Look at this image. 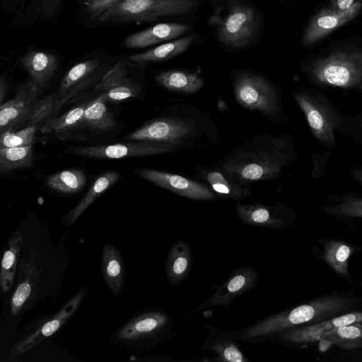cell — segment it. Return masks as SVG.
<instances>
[{
    "label": "cell",
    "mask_w": 362,
    "mask_h": 362,
    "mask_svg": "<svg viewBox=\"0 0 362 362\" xmlns=\"http://www.w3.org/2000/svg\"><path fill=\"white\" fill-rule=\"evenodd\" d=\"M298 158L288 134H254L251 140L234 148L220 162V168L230 172L240 182L276 179Z\"/></svg>",
    "instance_id": "cell-1"
},
{
    "label": "cell",
    "mask_w": 362,
    "mask_h": 362,
    "mask_svg": "<svg viewBox=\"0 0 362 362\" xmlns=\"http://www.w3.org/2000/svg\"><path fill=\"white\" fill-rule=\"evenodd\" d=\"M301 71L315 86L361 92V48L348 45L320 52L303 63Z\"/></svg>",
    "instance_id": "cell-2"
},
{
    "label": "cell",
    "mask_w": 362,
    "mask_h": 362,
    "mask_svg": "<svg viewBox=\"0 0 362 362\" xmlns=\"http://www.w3.org/2000/svg\"><path fill=\"white\" fill-rule=\"evenodd\" d=\"M292 95L304 113L310 130L316 139L327 148L336 144L334 132L357 138L355 118L342 115L332 102L321 92L303 87L292 90Z\"/></svg>",
    "instance_id": "cell-3"
},
{
    "label": "cell",
    "mask_w": 362,
    "mask_h": 362,
    "mask_svg": "<svg viewBox=\"0 0 362 362\" xmlns=\"http://www.w3.org/2000/svg\"><path fill=\"white\" fill-rule=\"evenodd\" d=\"M353 300L344 296H330L310 301L255 324L244 332L243 338L250 339L274 334L304 323L319 322L351 307Z\"/></svg>",
    "instance_id": "cell-4"
},
{
    "label": "cell",
    "mask_w": 362,
    "mask_h": 362,
    "mask_svg": "<svg viewBox=\"0 0 362 362\" xmlns=\"http://www.w3.org/2000/svg\"><path fill=\"white\" fill-rule=\"evenodd\" d=\"M231 78L235 100L243 107L258 112L273 122L286 119L280 89L263 74L239 69L233 73Z\"/></svg>",
    "instance_id": "cell-5"
},
{
    "label": "cell",
    "mask_w": 362,
    "mask_h": 362,
    "mask_svg": "<svg viewBox=\"0 0 362 362\" xmlns=\"http://www.w3.org/2000/svg\"><path fill=\"white\" fill-rule=\"evenodd\" d=\"M199 0H122L98 17L102 23L146 22L194 11Z\"/></svg>",
    "instance_id": "cell-6"
},
{
    "label": "cell",
    "mask_w": 362,
    "mask_h": 362,
    "mask_svg": "<svg viewBox=\"0 0 362 362\" xmlns=\"http://www.w3.org/2000/svg\"><path fill=\"white\" fill-rule=\"evenodd\" d=\"M260 28V17L255 7L240 1L229 5L226 15L218 23L216 33L225 47L238 49L247 47Z\"/></svg>",
    "instance_id": "cell-7"
},
{
    "label": "cell",
    "mask_w": 362,
    "mask_h": 362,
    "mask_svg": "<svg viewBox=\"0 0 362 362\" xmlns=\"http://www.w3.org/2000/svg\"><path fill=\"white\" fill-rule=\"evenodd\" d=\"M179 148L177 144L136 141L125 144L75 147L70 150L71 153L82 157L118 159L163 154Z\"/></svg>",
    "instance_id": "cell-8"
},
{
    "label": "cell",
    "mask_w": 362,
    "mask_h": 362,
    "mask_svg": "<svg viewBox=\"0 0 362 362\" xmlns=\"http://www.w3.org/2000/svg\"><path fill=\"white\" fill-rule=\"evenodd\" d=\"M361 1H356L350 8L337 11L326 7L315 13L307 24L303 35L302 45L312 47L332 31L353 21L361 9Z\"/></svg>",
    "instance_id": "cell-9"
},
{
    "label": "cell",
    "mask_w": 362,
    "mask_h": 362,
    "mask_svg": "<svg viewBox=\"0 0 362 362\" xmlns=\"http://www.w3.org/2000/svg\"><path fill=\"white\" fill-rule=\"evenodd\" d=\"M195 127L189 121L174 119L155 120L124 136L132 141H149L180 144L194 134Z\"/></svg>",
    "instance_id": "cell-10"
},
{
    "label": "cell",
    "mask_w": 362,
    "mask_h": 362,
    "mask_svg": "<svg viewBox=\"0 0 362 362\" xmlns=\"http://www.w3.org/2000/svg\"><path fill=\"white\" fill-rule=\"evenodd\" d=\"M42 87L30 79L21 84L14 97L0 105V135L9 130H16L38 100Z\"/></svg>",
    "instance_id": "cell-11"
},
{
    "label": "cell",
    "mask_w": 362,
    "mask_h": 362,
    "mask_svg": "<svg viewBox=\"0 0 362 362\" xmlns=\"http://www.w3.org/2000/svg\"><path fill=\"white\" fill-rule=\"evenodd\" d=\"M87 291L86 286L81 288L57 314L42 324L34 332L18 342L12 349L8 356L9 359L21 356L37 344L54 334L76 311L83 300Z\"/></svg>",
    "instance_id": "cell-12"
},
{
    "label": "cell",
    "mask_w": 362,
    "mask_h": 362,
    "mask_svg": "<svg viewBox=\"0 0 362 362\" xmlns=\"http://www.w3.org/2000/svg\"><path fill=\"white\" fill-rule=\"evenodd\" d=\"M136 173L154 185L188 199L213 200L216 197L206 185L180 175L149 168L137 170Z\"/></svg>",
    "instance_id": "cell-13"
},
{
    "label": "cell",
    "mask_w": 362,
    "mask_h": 362,
    "mask_svg": "<svg viewBox=\"0 0 362 362\" xmlns=\"http://www.w3.org/2000/svg\"><path fill=\"white\" fill-rule=\"evenodd\" d=\"M235 209L243 222L255 226H283L294 216L291 208L281 204L274 206L238 204Z\"/></svg>",
    "instance_id": "cell-14"
},
{
    "label": "cell",
    "mask_w": 362,
    "mask_h": 362,
    "mask_svg": "<svg viewBox=\"0 0 362 362\" xmlns=\"http://www.w3.org/2000/svg\"><path fill=\"white\" fill-rule=\"evenodd\" d=\"M361 312L346 313L322 320L319 323L315 322L305 327L291 329L284 335L283 339L295 343L320 341L335 328L354 322H361Z\"/></svg>",
    "instance_id": "cell-15"
},
{
    "label": "cell",
    "mask_w": 362,
    "mask_h": 362,
    "mask_svg": "<svg viewBox=\"0 0 362 362\" xmlns=\"http://www.w3.org/2000/svg\"><path fill=\"white\" fill-rule=\"evenodd\" d=\"M190 30L185 24L163 23L127 36L124 45L127 48H144L176 39Z\"/></svg>",
    "instance_id": "cell-16"
},
{
    "label": "cell",
    "mask_w": 362,
    "mask_h": 362,
    "mask_svg": "<svg viewBox=\"0 0 362 362\" xmlns=\"http://www.w3.org/2000/svg\"><path fill=\"white\" fill-rule=\"evenodd\" d=\"M35 254L31 253L30 258L21 262V271L18 285L11 298V313L18 315L30 300L36 288L40 278V267L37 264Z\"/></svg>",
    "instance_id": "cell-17"
},
{
    "label": "cell",
    "mask_w": 362,
    "mask_h": 362,
    "mask_svg": "<svg viewBox=\"0 0 362 362\" xmlns=\"http://www.w3.org/2000/svg\"><path fill=\"white\" fill-rule=\"evenodd\" d=\"M168 317L160 312L143 313L124 324L117 333L121 341H136L158 332L167 324Z\"/></svg>",
    "instance_id": "cell-18"
},
{
    "label": "cell",
    "mask_w": 362,
    "mask_h": 362,
    "mask_svg": "<svg viewBox=\"0 0 362 362\" xmlns=\"http://www.w3.org/2000/svg\"><path fill=\"white\" fill-rule=\"evenodd\" d=\"M204 177L214 192L226 198L239 200L251 194L249 185L242 183L230 172L220 167L206 170Z\"/></svg>",
    "instance_id": "cell-19"
},
{
    "label": "cell",
    "mask_w": 362,
    "mask_h": 362,
    "mask_svg": "<svg viewBox=\"0 0 362 362\" xmlns=\"http://www.w3.org/2000/svg\"><path fill=\"white\" fill-rule=\"evenodd\" d=\"M191 263L189 246L182 240L175 243L170 247L165 264L166 275L171 286H177L186 279Z\"/></svg>",
    "instance_id": "cell-20"
},
{
    "label": "cell",
    "mask_w": 362,
    "mask_h": 362,
    "mask_svg": "<svg viewBox=\"0 0 362 362\" xmlns=\"http://www.w3.org/2000/svg\"><path fill=\"white\" fill-rule=\"evenodd\" d=\"M22 64L31 79L44 88L57 70L58 60L52 54L32 51L23 57Z\"/></svg>",
    "instance_id": "cell-21"
},
{
    "label": "cell",
    "mask_w": 362,
    "mask_h": 362,
    "mask_svg": "<svg viewBox=\"0 0 362 362\" xmlns=\"http://www.w3.org/2000/svg\"><path fill=\"white\" fill-rule=\"evenodd\" d=\"M256 276L252 271L239 272L223 285L207 301L195 311L218 305H226L238 295L248 289L255 282Z\"/></svg>",
    "instance_id": "cell-22"
},
{
    "label": "cell",
    "mask_w": 362,
    "mask_h": 362,
    "mask_svg": "<svg viewBox=\"0 0 362 362\" xmlns=\"http://www.w3.org/2000/svg\"><path fill=\"white\" fill-rule=\"evenodd\" d=\"M196 35L170 40L146 52L129 57L137 63L158 62L165 61L185 52L193 43Z\"/></svg>",
    "instance_id": "cell-23"
},
{
    "label": "cell",
    "mask_w": 362,
    "mask_h": 362,
    "mask_svg": "<svg viewBox=\"0 0 362 362\" xmlns=\"http://www.w3.org/2000/svg\"><path fill=\"white\" fill-rule=\"evenodd\" d=\"M102 272L110 289L115 295H119L124 282L123 262L117 249L111 244L103 248Z\"/></svg>",
    "instance_id": "cell-24"
},
{
    "label": "cell",
    "mask_w": 362,
    "mask_h": 362,
    "mask_svg": "<svg viewBox=\"0 0 362 362\" xmlns=\"http://www.w3.org/2000/svg\"><path fill=\"white\" fill-rule=\"evenodd\" d=\"M119 174L115 171H107L101 174L93 183L84 197L72 209L65 218L67 224L75 223L84 211L119 179Z\"/></svg>",
    "instance_id": "cell-25"
},
{
    "label": "cell",
    "mask_w": 362,
    "mask_h": 362,
    "mask_svg": "<svg viewBox=\"0 0 362 362\" xmlns=\"http://www.w3.org/2000/svg\"><path fill=\"white\" fill-rule=\"evenodd\" d=\"M156 80L168 90L187 93H195L204 86V80L197 74L181 70L163 71L156 76Z\"/></svg>",
    "instance_id": "cell-26"
},
{
    "label": "cell",
    "mask_w": 362,
    "mask_h": 362,
    "mask_svg": "<svg viewBox=\"0 0 362 362\" xmlns=\"http://www.w3.org/2000/svg\"><path fill=\"white\" fill-rule=\"evenodd\" d=\"M22 244L23 237L19 231H16L4 250L0 270V287L4 292L8 291L14 283Z\"/></svg>",
    "instance_id": "cell-27"
},
{
    "label": "cell",
    "mask_w": 362,
    "mask_h": 362,
    "mask_svg": "<svg viewBox=\"0 0 362 362\" xmlns=\"http://www.w3.org/2000/svg\"><path fill=\"white\" fill-rule=\"evenodd\" d=\"M86 126L96 131H107L115 128L117 123L104 103L99 97L97 100L88 103L79 125Z\"/></svg>",
    "instance_id": "cell-28"
},
{
    "label": "cell",
    "mask_w": 362,
    "mask_h": 362,
    "mask_svg": "<svg viewBox=\"0 0 362 362\" xmlns=\"http://www.w3.org/2000/svg\"><path fill=\"white\" fill-rule=\"evenodd\" d=\"M100 61L98 59H87L74 66L62 78L59 91L58 99L64 96L74 88L84 86L85 80L93 74L100 66Z\"/></svg>",
    "instance_id": "cell-29"
},
{
    "label": "cell",
    "mask_w": 362,
    "mask_h": 362,
    "mask_svg": "<svg viewBox=\"0 0 362 362\" xmlns=\"http://www.w3.org/2000/svg\"><path fill=\"white\" fill-rule=\"evenodd\" d=\"M33 144L0 149V173L28 168L33 164Z\"/></svg>",
    "instance_id": "cell-30"
},
{
    "label": "cell",
    "mask_w": 362,
    "mask_h": 362,
    "mask_svg": "<svg viewBox=\"0 0 362 362\" xmlns=\"http://www.w3.org/2000/svg\"><path fill=\"white\" fill-rule=\"evenodd\" d=\"M86 177L79 169H69L57 172L49 176L46 185L59 192L72 194L81 191L85 186Z\"/></svg>",
    "instance_id": "cell-31"
},
{
    "label": "cell",
    "mask_w": 362,
    "mask_h": 362,
    "mask_svg": "<svg viewBox=\"0 0 362 362\" xmlns=\"http://www.w3.org/2000/svg\"><path fill=\"white\" fill-rule=\"evenodd\" d=\"M58 97L52 93L43 99H38L30 108L26 116L18 124L17 129L36 126L39 128L54 114L57 113L56 105Z\"/></svg>",
    "instance_id": "cell-32"
},
{
    "label": "cell",
    "mask_w": 362,
    "mask_h": 362,
    "mask_svg": "<svg viewBox=\"0 0 362 362\" xmlns=\"http://www.w3.org/2000/svg\"><path fill=\"white\" fill-rule=\"evenodd\" d=\"M322 340L346 349H356L362 343L361 322L344 325L332 330Z\"/></svg>",
    "instance_id": "cell-33"
},
{
    "label": "cell",
    "mask_w": 362,
    "mask_h": 362,
    "mask_svg": "<svg viewBox=\"0 0 362 362\" xmlns=\"http://www.w3.org/2000/svg\"><path fill=\"white\" fill-rule=\"evenodd\" d=\"M88 103L75 107L63 115L49 118L40 128L43 134L59 133L79 125Z\"/></svg>",
    "instance_id": "cell-34"
},
{
    "label": "cell",
    "mask_w": 362,
    "mask_h": 362,
    "mask_svg": "<svg viewBox=\"0 0 362 362\" xmlns=\"http://www.w3.org/2000/svg\"><path fill=\"white\" fill-rule=\"evenodd\" d=\"M336 204L322 206V210L329 214L344 216H361L362 199L356 194L334 195L328 198Z\"/></svg>",
    "instance_id": "cell-35"
},
{
    "label": "cell",
    "mask_w": 362,
    "mask_h": 362,
    "mask_svg": "<svg viewBox=\"0 0 362 362\" xmlns=\"http://www.w3.org/2000/svg\"><path fill=\"white\" fill-rule=\"evenodd\" d=\"M351 248L346 244L339 241H331L325 247L323 257L332 268L341 275L348 272V259Z\"/></svg>",
    "instance_id": "cell-36"
},
{
    "label": "cell",
    "mask_w": 362,
    "mask_h": 362,
    "mask_svg": "<svg viewBox=\"0 0 362 362\" xmlns=\"http://www.w3.org/2000/svg\"><path fill=\"white\" fill-rule=\"evenodd\" d=\"M38 127H27L18 130H9L0 135V149L32 144Z\"/></svg>",
    "instance_id": "cell-37"
},
{
    "label": "cell",
    "mask_w": 362,
    "mask_h": 362,
    "mask_svg": "<svg viewBox=\"0 0 362 362\" xmlns=\"http://www.w3.org/2000/svg\"><path fill=\"white\" fill-rule=\"evenodd\" d=\"M130 81L125 64L123 61H120L105 74L100 82L95 86V90L107 91Z\"/></svg>",
    "instance_id": "cell-38"
},
{
    "label": "cell",
    "mask_w": 362,
    "mask_h": 362,
    "mask_svg": "<svg viewBox=\"0 0 362 362\" xmlns=\"http://www.w3.org/2000/svg\"><path fill=\"white\" fill-rule=\"evenodd\" d=\"M138 93L139 87L130 81L107 90L105 94L101 95V98L103 100L109 99L119 101L136 97Z\"/></svg>",
    "instance_id": "cell-39"
},
{
    "label": "cell",
    "mask_w": 362,
    "mask_h": 362,
    "mask_svg": "<svg viewBox=\"0 0 362 362\" xmlns=\"http://www.w3.org/2000/svg\"><path fill=\"white\" fill-rule=\"evenodd\" d=\"M214 351H216L221 361L229 362H243L245 361L243 354L233 344H214Z\"/></svg>",
    "instance_id": "cell-40"
},
{
    "label": "cell",
    "mask_w": 362,
    "mask_h": 362,
    "mask_svg": "<svg viewBox=\"0 0 362 362\" xmlns=\"http://www.w3.org/2000/svg\"><path fill=\"white\" fill-rule=\"evenodd\" d=\"M122 0H91L86 4V12L93 18L98 17Z\"/></svg>",
    "instance_id": "cell-41"
},
{
    "label": "cell",
    "mask_w": 362,
    "mask_h": 362,
    "mask_svg": "<svg viewBox=\"0 0 362 362\" xmlns=\"http://www.w3.org/2000/svg\"><path fill=\"white\" fill-rule=\"evenodd\" d=\"M330 155L329 151H326L324 156L313 153L314 168L312 170V175L314 177L319 178L322 175Z\"/></svg>",
    "instance_id": "cell-42"
},
{
    "label": "cell",
    "mask_w": 362,
    "mask_h": 362,
    "mask_svg": "<svg viewBox=\"0 0 362 362\" xmlns=\"http://www.w3.org/2000/svg\"><path fill=\"white\" fill-rule=\"evenodd\" d=\"M60 0H38V5L42 14L45 16H51L56 10Z\"/></svg>",
    "instance_id": "cell-43"
},
{
    "label": "cell",
    "mask_w": 362,
    "mask_h": 362,
    "mask_svg": "<svg viewBox=\"0 0 362 362\" xmlns=\"http://www.w3.org/2000/svg\"><path fill=\"white\" fill-rule=\"evenodd\" d=\"M356 1V0H330L329 8L342 11L348 9Z\"/></svg>",
    "instance_id": "cell-44"
},
{
    "label": "cell",
    "mask_w": 362,
    "mask_h": 362,
    "mask_svg": "<svg viewBox=\"0 0 362 362\" xmlns=\"http://www.w3.org/2000/svg\"><path fill=\"white\" fill-rule=\"evenodd\" d=\"M8 90V83L4 77L0 78V105L6 95Z\"/></svg>",
    "instance_id": "cell-45"
},
{
    "label": "cell",
    "mask_w": 362,
    "mask_h": 362,
    "mask_svg": "<svg viewBox=\"0 0 362 362\" xmlns=\"http://www.w3.org/2000/svg\"><path fill=\"white\" fill-rule=\"evenodd\" d=\"M350 175L358 182V185H361L362 170L360 166L355 167L354 168H353L350 172Z\"/></svg>",
    "instance_id": "cell-46"
}]
</instances>
